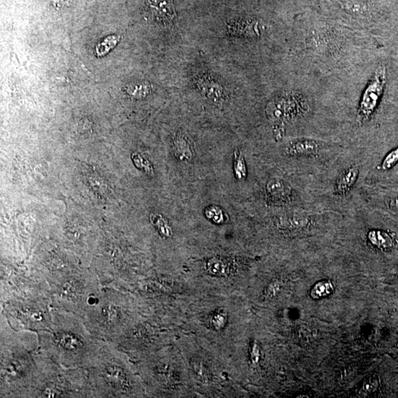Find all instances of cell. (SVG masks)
<instances>
[{"mask_svg":"<svg viewBox=\"0 0 398 398\" xmlns=\"http://www.w3.org/2000/svg\"><path fill=\"white\" fill-rule=\"evenodd\" d=\"M42 353L65 367L85 368L95 362L103 341L88 329L84 317L70 312L53 310L51 327L38 333Z\"/></svg>","mask_w":398,"mask_h":398,"instance_id":"cell-1","label":"cell"},{"mask_svg":"<svg viewBox=\"0 0 398 398\" xmlns=\"http://www.w3.org/2000/svg\"><path fill=\"white\" fill-rule=\"evenodd\" d=\"M38 334L16 331L0 313V397L27 398L35 374Z\"/></svg>","mask_w":398,"mask_h":398,"instance_id":"cell-2","label":"cell"},{"mask_svg":"<svg viewBox=\"0 0 398 398\" xmlns=\"http://www.w3.org/2000/svg\"><path fill=\"white\" fill-rule=\"evenodd\" d=\"M87 370L94 398L132 397L142 394L127 353L115 343L103 341L95 362Z\"/></svg>","mask_w":398,"mask_h":398,"instance_id":"cell-3","label":"cell"},{"mask_svg":"<svg viewBox=\"0 0 398 398\" xmlns=\"http://www.w3.org/2000/svg\"><path fill=\"white\" fill-rule=\"evenodd\" d=\"M91 334L99 340L117 344L135 325V309L125 291L103 287L84 316Z\"/></svg>","mask_w":398,"mask_h":398,"instance_id":"cell-4","label":"cell"},{"mask_svg":"<svg viewBox=\"0 0 398 398\" xmlns=\"http://www.w3.org/2000/svg\"><path fill=\"white\" fill-rule=\"evenodd\" d=\"M37 374L27 398L93 397L85 368L65 367L37 351Z\"/></svg>","mask_w":398,"mask_h":398,"instance_id":"cell-5","label":"cell"},{"mask_svg":"<svg viewBox=\"0 0 398 398\" xmlns=\"http://www.w3.org/2000/svg\"><path fill=\"white\" fill-rule=\"evenodd\" d=\"M103 287L95 272L76 269L50 285L52 306L84 317Z\"/></svg>","mask_w":398,"mask_h":398,"instance_id":"cell-6","label":"cell"},{"mask_svg":"<svg viewBox=\"0 0 398 398\" xmlns=\"http://www.w3.org/2000/svg\"><path fill=\"white\" fill-rule=\"evenodd\" d=\"M1 313L16 331H48L53 320L50 293L26 295L0 304Z\"/></svg>","mask_w":398,"mask_h":398,"instance_id":"cell-7","label":"cell"},{"mask_svg":"<svg viewBox=\"0 0 398 398\" xmlns=\"http://www.w3.org/2000/svg\"><path fill=\"white\" fill-rule=\"evenodd\" d=\"M42 293H50V285L38 273L2 266L0 304L23 296Z\"/></svg>","mask_w":398,"mask_h":398,"instance_id":"cell-8","label":"cell"},{"mask_svg":"<svg viewBox=\"0 0 398 398\" xmlns=\"http://www.w3.org/2000/svg\"><path fill=\"white\" fill-rule=\"evenodd\" d=\"M386 81L385 68H378L362 96L358 110V117L360 119L366 120L373 115L382 95Z\"/></svg>","mask_w":398,"mask_h":398,"instance_id":"cell-9","label":"cell"},{"mask_svg":"<svg viewBox=\"0 0 398 398\" xmlns=\"http://www.w3.org/2000/svg\"><path fill=\"white\" fill-rule=\"evenodd\" d=\"M173 151L175 158L181 162H191L196 154L193 141L183 131L177 133L173 138Z\"/></svg>","mask_w":398,"mask_h":398,"instance_id":"cell-10","label":"cell"},{"mask_svg":"<svg viewBox=\"0 0 398 398\" xmlns=\"http://www.w3.org/2000/svg\"><path fill=\"white\" fill-rule=\"evenodd\" d=\"M309 223L308 216L298 213L286 214L279 218L277 227L283 231L297 232L306 229Z\"/></svg>","mask_w":398,"mask_h":398,"instance_id":"cell-11","label":"cell"},{"mask_svg":"<svg viewBox=\"0 0 398 398\" xmlns=\"http://www.w3.org/2000/svg\"><path fill=\"white\" fill-rule=\"evenodd\" d=\"M291 191L288 185L279 178H272L268 182L266 187V199L272 202L287 201Z\"/></svg>","mask_w":398,"mask_h":398,"instance_id":"cell-12","label":"cell"},{"mask_svg":"<svg viewBox=\"0 0 398 398\" xmlns=\"http://www.w3.org/2000/svg\"><path fill=\"white\" fill-rule=\"evenodd\" d=\"M151 11L156 17L165 21L174 19L175 8L172 0H147Z\"/></svg>","mask_w":398,"mask_h":398,"instance_id":"cell-13","label":"cell"},{"mask_svg":"<svg viewBox=\"0 0 398 398\" xmlns=\"http://www.w3.org/2000/svg\"><path fill=\"white\" fill-rule=\"evenodd\" d=\"M359 174V168L356 165L349 167L337 180L335 191L339 196H344L352 189L356 183Z\"/></svg>","mask_w":398,"mask_h":398,"instance_id":"cell-14","label":"cell"},{"mask_svg":"<svg viewBox=\"0 0 398 398\" xmlns=\"http://www.w3.org/2000/svg\"><path fill=\"white\" fill-rule=\"evenodd\" d=\"M320 149V144L316 141L304 139L293 142L287 147V154L292 156L314 155Z\"/></svg>","mask_w":398,"mask_h":398,"instance_id":"cell-15","label":"cell"},{"mask_svg":"<svg viewBox=\"0 0 398 398\" xmlns=\"http://www.w3.org/2000/svg\"><path fill=\"white\" fill-rule=\"evenodd\" d=\"M367 238L372 245L381 249H389L394 246V239L384 231L371 230L369 232Z\"/></svg>","mask_w":398,"mask_h":398,"instance_id":"cell-16","label":"cell"},{"mask_svg":"<svg viewBox=\"0 0 398 398\" xmlns=\"http://www.w3.org/2000/svg\"><path fill=\"white\" fill-rule=\"evenodd\" d=\"M151 222L157 228V231L163 238H170L172 236V230L168 222L162 215L152 214L151 215Z\"/></svg>","mask_w":398,"mask_h":398,"instance_id":"cell-17","label":"cell"},{"mask_svg":"<svg viewBox=\"0 0 398 398\" xmlns=\"http://www.w3.org/2000/svg\"><path fill=\"white\" fill-rule=\"evenodd\" d=\"M333 291H334V285L331 281H321L312 288L311 295L313 298L319 299L331 295Z\"/></svg>","mask_w":398,"mask_h":398,"instance_id":"cell-18","label":"cell"},{"mask_svg":"<svg viewBox=\"0 0 398 398\" xmlns=\"http://www.w3.org/2000/svg\"><path fill=\"white\" fill-rule=\"evenodd\" d=\"M234 173L237 179L244 180L246 178L247 170L244 158L240 152H235L234 158Z\"/></svg>","mask_w":398,"mask_h":398,"instance_id":"cell-19","label":"cell"},{"mask_svg":"<svg viewBox=\"0 0 398 398\" xmlns=\"http://www.w3.org/2000/svg\"><path fill=\"white\" fill-rule=\"evenodd\" d=\"M119 41V37L117 35H111L104 39L96 47V54L99 57L103 56L108 53L112 48L116 46L117 43Z\"/></svg>","mask_w":398,"mask_h":398,"instance_id":"cell-20","label":"cell"},{"mask_svg":"<svg viewBox=\"0 0 398 398\" xmlns=\"http://www.w3.org/2000/svg\"><path fill=\"white\" fill-rule=\"evenodd\" d=\"M132 159L134 161V165H136L139 170H142L148 174H152L153 167L147 159L141 154L134 153L132 155Z\"/></svg>","mask_w":398,"mask_h":398,"instance_id":"cell-21","label":"cell"},{"mask_svg":"<svg viewBox=\"0 0 398 398\" xmlns=\"http://www.w3.org/2000/svg\"><path fill=\"white\" fill-rule=\"evenodd\" d=\"M205 215L207 219L215 224H222L225 221L223 210L220 207L211 206L206 209Z\"/></svg>","mask_w":398,"mask_h":398,"instance_id":"cell-22","label":"cell"},{"mask_svg":"<svg viewBox=\"0 0 398 398\" xmlns=\"http://www.w3.org/2000/svg\"><path fill=\"white\" fill-rule=\"evenodd\" d=\"M398 162V148L389 152L383 159L381 167L383 170H388L392 168Z\"/></svg>","mask_w":398,"mask_h":398,"instance_id":"cell-23","label":"cell"},{"mask_svg":"<svg viewBox=\"0 0 398 398\" xmlns=\"http://www.w3.org/2000/svg\"><path fill=\"white\" fill-rule=\"evenodd\" d=\"M130 95L136 97H142L146 95L149 92V87L144 84L137 83V84H132L129 85L127 89Z\"/></svg>","mask_w":398,"mask_h":398,"instance_id":"cell-24","label":"cell"},{"mask_svg":"<svg viewBox=\"0 0 398 398\" xmlns=\"http://www.w3.org/2000/svg\"><path fill=\"white\" fill-rule=\"evenodd\" d=\"M208 268L211 272L215 274H223L227 269V265L222 260L213 259L208 263Z\"/></svg>","mask_w":398,"mask_h":398,"instance_id":"cell-25","label":"cell"},{"mask_svg":"<svg viewBox=\"0 0 398 398\" xmlns=\"http://www.w3.org/2000/svg\"><path fill=\"white\" fill-rule=\"evenodd\" d=\"M377 386H378V383L375 381H370L369 382L365 383L361 389L363 394L373 392L376 389Z\"/></svg>","mask_w":398,"mask_h":398,"instance_id":"cell-26","label":"cell"},{"mask_svg":"<svg viewBox=\"0 0 398 398\" xmlns=\"http://www.w3.org/2000/svg\"><path fill=\"white\" fill-rule=\"evenodd\" d=\"M225 321H226L225 317H224L223 315L217 314L214 316L213 324L214 325H215V328L216 327H218V328H219V321H221V322H222V324H224V323H225Z\"/></svg>","mask_w":398,"mask_h":398,"instance_id":"cell-27","label":"cell"},{"mask_svg":"<svg viewBox=\"0 0 398 398\" xmlns=\"http://www.w3.org/2000/svg\"><path fill=\"white\" fill-rule=\"evenodd\" d=\"M389 205L392 210L398 211V197L391 199Z\"/></svg>","mask_w":398,"mask_h":398,"instance_id":"cell-28","label":"cell"}]
</instances>
